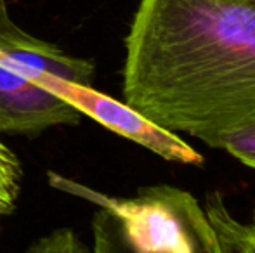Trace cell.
<instances>
[{"mask_svg": "<svg viewBox=\"0 0 255 253\" xmlns=\"http://www.w3.org/2000/svg\"><path fill=\"white\" fill-rule=\"evenodd\" d=\"M124 97L170 132L214 146L255 122V0H141Z\"/></svg>", "mask_w": 255, "mask_h": 253, "instance_id": "obj_1", "label": "cell"}, {"mask_svg": "<svg viewBox=\"0 0 255 253\" xmlns=\"http://www.w3.org/2000/svg\"><path fill=\"white\" fill-rule=\"evenodd\" d=\"M52 184L98 203L94 253H221L202 203L174 186L141 187L115 198L51 173Z\"/></svg>", "mask_w": 255, "mask_h": 253, "instance_id": "obj_2", "label": "cell"}, {"mask_svg": "<svg viewBox=\"0 0 255 253\" xmlns=\"http://www.w3.org/2000/svg\"><path fill=\"white\" fill-rule=\"evenodd\" d=\"M38 85L70 102L82 115L91 116L108 130L149 149L167 162L182 163V165L203 163V156L196 149H193L184 139L179 137L175 132L156 125L134 108H130L127 102L117 101L87 85H77L54 77H44Z\"/></svg>", "mask_w": 255, "mask_h": 253, "instance_id": "obj_3", "label": "cell"}, {"mask_svg": "<svg viewBox=\"0 0 255 253\" xmlns=\"http://www.w3.org/2000/svg\"><path fill=\"white\" fill-rule=\"evenodd\" d=\"M0 63L37 85L44 77H54L92 87L96 71L87 59L68 56L56 45L24 33L10 21L5 7H0Z\"/></svg>", "mask_w": 255, "mask_h": 253, "instance_id": "obj_4", "label": "cell"}, {"mask_svg": "<svg viewBox=\"0 0 255 253\" xmlns=\"http://www.w3.org/2000/svg\"><path fill=\"white\" fill-rule=\"evenodd\" d=\"M205 213L214 227L221 253H255V229L229 212L224 196L212 191L205 198Z\"/></svg>", "mask_w": 255, "mask_h": 253, "instance_id": "obj_5", "label": "cell"}, {"mask_svg": "<svg viewBox=\"0 0 255 253\" xmlns=\"http://www.w3.org/2000/svg\"><path fill=\"white\" fill-rule=\"evenodd\" d=\"M21 165L9 148L0 142V219L9 215L19 196Z\"/></svg>", "mask_w": 255, "mask_h": 253, "instance_id": "obj_6", "label": "cell"}, {"mask_svg": "<svg viewBox=\"0 0 255 253\" xmlns=\"http://www.w3.org/2000/svg\"><path fill=\"white\" fill-rule=\"evenodd\" d=\"M212 148L224 149L242 163L255 169V122L219 137Z\"/></svg>", "mask_w": 255, "mask_h": 253, "instance_id": "obj_7", "label": "cell"}, {"mask_svg": "<svg viewBox=\"0 0 255 253\" xmlns=\"http://www.w3.org/2000/svg\"><path fill=\"white\" fill-rule=\"evenodd\" d=\"M28 253H94L71 229L61 227L35 241Z\"/></svg>", "mask_w": 255, "mask_h": 253, "instance_id": "obj_8", "label": "cell"}, {"mask_svg": "<svg viewBox=\"0 0 255 253\" xmlns=\"http://www.w3.org/2000/svg\"><path fill=\"white\" fill-rule=\"evenodd\" d=\"M252 226H254V229H255V212H254V219H252Z\"/></svg>", "mask_w": 255, "mask_h": 253, "instance_id": "obj_9", "label": "cell"}, {"mask_svg": "<svg viewBox=\"0 0 255 253\" xmlns=\"http://www.w3.org/2000/svg\"><path fill=\"white\" fill-rule=\"evenodd\" d=\"M0 7H3V0H0Z\"/></svg>", "mask_w": 255, "mask_h": 253, "instance_id": "obj_10", "label": "cell"}]
</instances>
